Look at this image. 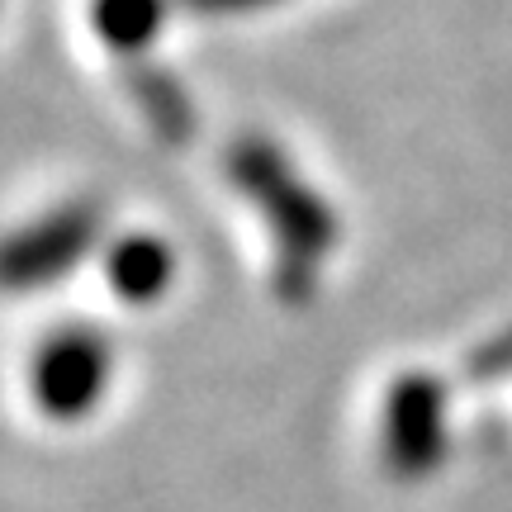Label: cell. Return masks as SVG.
Returning a JSON list of instances; mask_svg holds the SVG:
<instances>
[{
	"label": "cell",
	"mask_w": 512,
	"mask_h": 512,
	"mask_svg": "<svg viewBox=\"0 0 512 512\" xmlns=\"http://www.w3.org/2000/svg\"><path fill=\"white\" fill-rule=\"evenodd\" d=\"M228 176L242 195L256 204V214L271 223L275 233V280L290 304H304L313 294L318 266L328 261L337 242V214L328 200L313 190L285 152L266 138H242L228 152Z\"/></svg>",
	"instance_id": "cell-1"
},
{
	"label": "cell",
	"mask_w": 512,
	"mask_h": 512,
	"mask_svg": "<svg viewBox=\"0 0 512 512\" xmlns=\"http://www.w3.org/2000/svg\"><path fill=\"white\" fill-rule=\"evenodd\" d=\"M114 380L110 337L91 323L48 332L29 356V399L48 422H86L105 403Z\"/></svg>",
	"instance_id": "cell-2"
},
{
	"label": "cell",
	"mask_w": 512,
	"mask_h": 512,
	"mask_svg": "<svg viewBox=\"0 0 512 512\" xmlns=\"http://www.w3.org/2000/svg\"><path fill=\"white\" fill-rule=\"evenodd\" d=\"M100 204L76 200L57 204L53 214L15 228L0 238V290L5 294H34L53 290L62 275H72L86 256L100 247Z\"/></svg>",
	"instance_id": "cell-3"
},
{
	"label": "cell",
	"mask_w": 512,
	"mask_h": 512,
	"mask_svg": "<svg viewBox=\"0 0 512 512\" xmlns=\"http://www.w3.org/2000/svg\"><path fill=\"white\" fill-rule=\"evenodd\" d=\"M451 451V418H446V389L427 370H408L389 384L380 413V460L403 484L432 479Z\"/></svg>",
	"instance_id": "cell-4"
},
{
	"label": "cell",
	"mask_w": 512,
	"mask_h": 512,
	"mask_svg": "<svg viewBox=\"0 0 512 512\" xmlns=\"http://www.w3.org/2000/svg\"><path fill=\"white\" fill-rule=\"evenodd\" d=\"M105 285L128 309L162 304L176 285V252L157 233H124L105 247Z\"/></svg>",
	"instance_id": "cell-5"
},
{
	"label": "cell",
	"mask_w": 512,
	"mask_h": 512,
	"mask_svg": "<svg viewBox=\"0 0 512 512\" xmlns=\"http://www.w3.org/2000/svg\"><path fill=\"white\" fill-rule=\"evenodd\" d=\"M91 19H95V34L105 38V48L138 57L152 38L162 34L166 0H95Z\"/></svg>",
	"instance_id": "cell-6"
},
{
	"label": "cell",
	"mask_w": 512,
	"mask_h": 512,
	"mask_svg": "<svg viewBox=\"0 0 512 512\" xmlns=\"http://www.w3.org/2000/svg\"><path fill=\"white\" fill-rule=\"evenodd\" d=\"M128 91H133V100H138V110L147 114V124L157 128L166 143L190 138L195 110H190V100H185L181 86H176L166 72H157V67H138V72L128 76Z\"/></svg>",
	"instance_id": "cell-7"
},
{
	"label": "cell",
	"mask_w": 512,
	"mask_h": 512,
	"mask_svg": "<svg viewBox=\"0 0 512 512\" xmlns=\"http://www.w3.org/2000/svg\"><path fill=\"white\" fill-rule=\"evenodd\" d=\"M200 15H223V10H252V5H271V0H185Z\"/></svg>",
	"instance_id": "cell-8"
}]
</instances>
